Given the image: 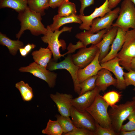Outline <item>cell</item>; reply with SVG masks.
<instances>
[{
  "label": "cell",
  "mask_w": 135,
  "mask_h": 135,
  "mask_svg": "<svg viewBox=\"0 0 135 135\" xmlns=\"http://www.w3.org/2000/svg\"><path fill=\"white\" fill-rule=\"evenodd\" d=\"M49 0H28V6L32 10L43 16L50 7Z\"/></svg>",
  "instance_id": "484cf974"
},
{
  "label": "cell",
  "mask_w": 135,
  "mask_h": 135,
  "mask_svg": "<svg viewBox=\"0 0 135 135\" xmlns=\"http://www.w3.org/2000/svg\"><path fill=\"white\" fill-rule=\"evenodd\" d=\"M97 78L96 75L86 79L79 84L80 95L84 93L94 89L96 87V82Z\"/></svg>",
  "instance_id": "f546056e"
},
{
  "label": "cell",
  "mask_w": 135,
  "mask_h": 135,
  "mask_svg": "<svg viewBox=\"0 0 135 135\" xmlns=\"http://www.w3.org/2000/svg\"><path fill=\"white\" fill-rule=\"evenodd\" d=\"M64 135H94V133L88 129L84 128H76L71 132L66 134H63Z\"/></svg>",
  "instance_id": "e575fe53"
},
{
  "label": "cell",
  "mask_w": 135,
  "mask_h": 135,
  "mask_svg": "<svg viewBox=\"0 0 135 135\" xmlns=\"http://www.w3.org/2000/svg\"><path fill=\"white\" fill-rule=\"evenodd\" d=\"M70 116L76 127L84 128L94 132L96 130V122L86 110H80L72 106Z\"/></svg>",
  "instance_id": "9c48e42d"
},
{
  "label": "cell",
  "mask_w": 135,
  "mask_h": 135,
  "mask_svg": "<svg viewBox=\"0 0 135 135\" xmlns=\"http://www.w3.org/2000/svg\"><path fill=\"white\" fill-rule=\"evenodd\" d=\"M94 135H118L112 129L108 128L101 126L96 122Z\"/></svg>",
  "instance_id": "836d02e7"
},
{
  "label": "cell",
  "mask_w": 135,
  "mask_h": 135,
  "mask_svg": "<svg viewBox=\"0 0 135 135\" xmlns=\"http://www.w3.org/2000/svg\"><path fill=\"white\" fill-rule=\"evenodd\" d=\"M97 75L96 86L101 91H104L108 87L111 85L116 87L117 80L112 76V74L108 70L102 68L98 71Z\"/></svg>",
  "instance_id": "ac0fdd59"
},
{
  "label": "cell",
  "mask_w": 135,
  "mask_h": 135,
  "mask_svg": "<svg viewBox=\"0 0 135 135\" xmlns=\"http://www.w3.org/2000/svg\"><path fill=\"white\" fill-rule=\"evenodd\" d=\"M108 29H103L95 34L91 33L88 30H86L77 33L75 37L82 41L85 46L90 44L96 45L101 40Z\"/></svg>",
  "instance_id": "ffe728a7"
},
{
  "label": "cell",
  "mask_w": 135,
  "mask_h": 135,
  "mask_svg": "<svg viewBox=\"0 0 135 135\" xmlns=\"http://www.w3.org/2000/svg\"><path fill=\"white\" fill-rule=\"evenodd\" d=\"M135 135V130L130 131H121L119 135Z\"/></svg>",
  "instance_id": "60d3db41"
},
{
  "label": "cell",
  "mask_w": 135,
  "mask_h": 135,
  "mask_svg": "<svg viewBox=\"0 0 135 135\" xmlns=\"http://www.w3.org/2000/svg\"><path fill=\"white\" fill-rule=\"evenodd\" d=\"M132 100L135 101V96L133 97L132 98Z\"/></svg>",
  "instance_id": "f6af8a7d"
},
{
  "label": "cell",
  "mask_w": 135,
  "mask_h": 135,
  "mask_svg": "<svg viewBox=\"0 0 135 135\" xmlns=\"http://www.w3.org/2000/svg\"><path fill=\"white\" fill-rule=\"evenodd\" d=\"M42 134L48 135H62L63 133L62 127L58 121L49 119L46 128L42 131Z\"/></svg>",
  "instance_id": "83f0119b"
},
{
  "label": "cell",
  "mask_w": 135,
  "mask_h": 135,
  "mask_svg": "<svg viewBox=\"0 0 135 135\" xmlns=\"http://www.w3.org/2000/svg\"><path fill=\"white\" fill-rule=\"evenodd\" d=\"M46 68L51 71L58 69L67 70L72 77L75 92L79 96L80 95V89L78 76V72L80 68L74 63L70 54H68L63 60L58 62L51 59Z\"/></svg>",
  "instance_id": "52a82bcc"
},
{
  "label": "cell",
  "mask_w": 135,
  "mask_h": 135,
  "mask_svg": "<svg viewBox=\"0 0 135 135\" xmlns=\"http://www.w3.org/2000/svg\"><path fill=\"white\" fill-rule=\"evenodd\" d=\"M121 0H108V6L112 9L115 8L120 2Z\"/></svg>",
  "instance_id": "f35d334b"
},
{
  "label": "cell",
  "mask_w": 135,
  "mask_h": 135,
  "mask_svg": "<svg viewBox=\"0 0 135 135\" xmlns=\"http://www.w3.org/2000/svg\"><path fill=\"white\" fill-rule=\"evenodd\" d=\"M116 56L123 68L128 71L131 70V61L135 57V29L126 32L124 42Z\"/></svg>",
  "instance_id": "8992f818"
},
{
  "label": "cell",
  "mask_w": 135,
  "mask_h": 135,
  "mask_svg": "<svg viewBox=\"0 0 135 135\" xmlns=\"http://www.w3.org/2000/svg\"><path fill=\"white\" fill-rule=\"evenodd\" d=\"M19 50L20 54L22 56L25 57L28 54L27 52L24 47L20 48L19 49Z\"/></svg>",
  "instance_id": "b9f144b4"
},
{
  "label": "cell",
  "mask_w": 135,
  "mask_h": 135,
  "mask_svg": "<svg viewBox=\"0 0 135 135\" xmlns=\"http://www.w3.org/2000/svg\"><path fill=\"white\" fill-rule=\"evenodd\" d=\"M108 0H105L100 6L95 8L94 12L88 16L80 14L78 16L82 21V24L79 26L81 30H89L90 27L92 20L95 18L104 16L112 10L108 7Z\"/></svg>",
  "instance_id": "5bb4252c"
},
{
  "label": "cell",
  "mask_w": 135,
  "mask_h": 135,
  "mask_svg": "<svg viewBox=\"0 0 135 135\" xmlns=\"http://www.w3.org/2000/svg\"><path fill=\"white\" fill-rule=\"evenodd\" d=\"M81 2V7L80 10V14L84 15V12L85 9L93 4L94 3V0H79Z\"/></svg>",
  "instance_id": "8d00e7d4"
},
{
  "label": "cell",
  "mask_w": 135,
  "mask_h": 135,
  "mask_svg": "<svg viewBox=\"0 0 135 135\" xmlns=\"http://www.w3.org/2000/svg\"><path fill=\"white\" fill-rule=\"evenodd\" d=\"M32 55L35 62L46 68L52 54L48 47H40L38 50L33 52Z\"/></svg>",
  "instance_id": "7402d4cb"
},
{
  "label": "cell",
  "mask_w": 135,
  "mask_h": 135,
  "mask_svg": "<svg viewBox=\"0 0 135 135\" xmlns=\"http://www.w3.org/2000/svg\"><path fill=\"white\" fill-rule=\"evenodd\" d=\"M131 69L135 71V57L133 58L131 61Z\"/></svg>",
  "instance_id": "7bdbcfd3"
},
{
  "label": "cell",
  "mask_w": 135,
  "mask_h": 135,
  "mask_svg": "<svg viewBox=\"0 0 135 135\" xmlns=\"http://www.w3.org/2000/svg\"><path fill=\"white\" fill-rule=\"evenodd\" d=\"M118 28L112 27L104 34L101 40L95 45L100 51L99 60L100 62L108 54L116 36Z\"/></svg>",
  "instance_id": "2e32d148"
},
{
  "label": "cell",
  "mask_w": 135,
  "mask_h": 135,
  "mask_svg": "<svg viewBox=\"0 0 135 135\" xmlns=\"http://www.w3.org/2000/svg\"><path fill=\"white\" fill-rule=\"evenodd\" d=\"M100 64L102 68L107 69L114 74L117 80L116 88L120 90H125L127 86L124 77V68L120 66L118 57Z\"/></svg>",
  "instance_id": "7c38bea8"
},
{
  "label": "cell",
  "mask_w": 135,
  "mask_h": 135,
  "mask_svg": "<svg viewBox=\"0 0 135 135\" xmlns=\"http://www.w3.org/2000/svg\"><path fill=\"white\" fill-rule=\"evenodd\" d=\"M36 46V45L33 44H30V43H28L24 47V48L29 54L32 49L35 48Z\"/></svg>",
  "instance_id": "ab89813d"
},
{
  "label": "cell",
  "mask_w": 135,
  "mask_h": 135,
  "mask_svg": "<svg viewBox=\"0 0 135 135\" xmlns=\"http://www.w3.org/2000/svg\"><path fill=\"white\" fill-rule=\"evenodd\" d=\"M50 96L56 104L60 115L70 116L72 106L71 103V100L73 98L72 95L56 92L55 94H50Z\"/></svg>",
  "instance_id": "4fadbf2b"
},
{
  "label": "cell",
  "mask_w": 135,
  "mask_h": 135,
  "mask_svg": "<svg viewBox=\"0 0 135 135\" xmlns=\"http://www.w3.org/2000/svg\"><path fill=\"white\" fill-rule=\"evenodd\" d=\"M0 44L3 46H6L10 53L13 56H15L20 48L24 47V44L19 39L12 40L2 32L0 33Z\"/></svg>",
  "instance_id": "603a6c76"
},
{
  "label": "cell",
  "mask_w": 135,
  "mask_h": 135,
  "mask_svg": "<svg viewBox=\"0 0 135 135\" xmlns=\"http://www.w3.org/2000/svg\"><path fill=\"white\" fill-rule=\"evenodd\" d=\"M72 23L80 24L82 21L76 14L68 16H61L57 14L54 16L52 24L48 26L52 31L54 32L59 30V28L64 24Z\"/></svg>",
  "instance_id": "44dd1931"
},
{
  "label": "cell",
  "mask_w": 135,
  "mask_h": 135,
  "mask_svg": "<svg viewBox=\"0 0 135 135\" xmlns=\"http://www.w3.org/2000/svg\"><path fill=\"white\" fill-rule=\"evenodd\" d=\"M127 119L128 121L126 124L122 125L121 131L135 130V111L130 115Z\"/></svg>",
  "instance_id": "1f68e13d"
},
{
  "label": "cell",
  "mask_w": 135,
  "mask_h": 135,
  "mask_svg": "<svg viewBox=\"0 0 135 135\" xmlns=\"http://www.w3.org/2000/svg\"><path fill=\"white\" fill-rule=\"evenodd\" d=\"M124 77L126 86L132 85L135 91V71L131 70L128 72H124Z\"/></svg>",
  "instance_id": "d6a6232c"
},
{
  "label": "cell",
  "mask_w": 135,
  "mask_h": 135,
  "mask_svg": "<svg viewBox=\"0 0 135 135\" xmlns=\"http://www.w3.org/2000/svg\"><path fill=\"white\" fill-rule=\"evenodd\" d=\"M85 47L86 46H85L82 42L80 40L78 42L75 44L70 43L67 48L68 51L64 54L65 56L66 54H72L76 50Z\"/></svg>",
  "instance_id": "d590c367"
},
{
  "label": "cell",
  "mask_w": 135,
  "mask_h": 135,
  "mask_svg": "<svg viewBox=\"0 0 135 135\" xmlns=\"http://www.w3.org/2000/svg\"><path fill=\"white\" fill-rule=\"evenodd\" d=\"M132 2L135 6V0H129Z\"/></svg>",
  "instance_id": "ee69618b"
},
{
  "label": "cell",
  "mask_w": 135,
  "mask_h": 135,
  "mask_svg": "<svg viewBox=\"0 0 135 135\" xmlns=\"http://www.w3.org/2000/svg\"><path fill=\"white\" fill-rule=\"evenodd\" d=\"M99 50L93 60L88 64L82 68H79L78 76L79 83L90 77L96 75L102 68L99 60Z\"/></svg>",
  "instance_id": "e0dca14e"
},
{
  "label": "cell",
  "mask_w": 135,
  "mask_h": 135,
  "mask_svg": "<svg viewBox=\"0 0 135 135\" xmlns=\"http://www.w3.org/2000/svg\"><path fill=\"white\" fill-rule=\"evenodd\" d=\"M99 50L98 48L94 44L89 47L81 48L76 53L71 56L72 61L80 68H83L93 60Z\"/></svg>",
  "instance_id": "30bf717a"
},
{
  "label": "cell",
  "mask_w": 135,
  "mask_h": 135,
  "mask_svg": "<svg viewBox=\"0 0 135 135\" xmlns=\"http://www.w3.org/2000/svg\"><path fill=\"white\" fill-rule=\"evenodd\" d=\"M15 86L19 91L24 101L28 102L32 100L34 97L32 89L28 84L21 80L16 84Z\"/></svg>",
  "instance_id": "4316f807"
},
{
  "label": "cell",
  "mask_w": 135,
  "mask_h": 135,
  "mask_svg": "<svg viewBox=\"0 0 135 135\" xmlns=\"http://www.w3.org/2000/svg\"><path fill=\"white\" fill-rule=\"evenodd\" d=\"M101 91L96 86L94 89L79 96L78 97L72 98L71 100L72 106L80 110H86L92 104Z\"/></svg>",
  "instance_id": "9a60e30c"
},
{
  "label": "cell",
  "mask_w": 135,
  "mask_h": 135,
  "mask_svg": "<svg viewBox=\"0 0 135 135\" xmlns=\"http://www.w3.org/2000/svg\"><path fill=\"white\" fill-rule=\"evenodd\" d=\"M121 96L120 92L114 90L108 92L103 96H101L104 100L111 107L115 105L119 101Z\"/></svg>",
  "instance_id": "4dcf8cb0"
},
{
  "label": "cell",
  "mask_w": 135,
  "mask_h": 135,
  "mask_svg": "<svg viewBox=\"0 0 135 135\" xmlns=\"http://www.w3.org/2000/svg\"><path fill=\"white\" fill-rule=\"evenodd\" d=\"M64 0H49V6L53 8H56L59 6L62 3Z\"/></svg>",
  "instance_id": "74e56055"
},
{
  "label": "cell",
  "mask_w": 135,
  "mask_h": 135,
  "mask_svg": "<svg viewBox=\"0 0 135 135\" xmlns=\"http://www.w3.org/2000/svg\"><path fill=\"white\" fill-rule=\"evenodd\" d=\"M55 117L62 127L63 134L70 132L76 128L74 126L70 116L56 114Z\"/></svg>",
  "instance_id": "f1b7e54d"
},
{
  "label": "cell",
  "mask_w": 135,
  "mask_h": 135,
  "mask_svg": "<svg viewBox=\"0 0 135 135\" xmlns=\"http://www.w3.org/2000/svg\"><path fill=\"white\" fill-rule=\"evenodd\" d=\"M120 7H117L111 10L102 17H98L92 21L90 29V32L94 33L103 29H109L112 27L114 21L118 16Z\"/></svg>",
  "instance_id": "8fae6325"
},
{
  "label": "cell",
  "mask_w": 135,
  "mask_h": 135,
  "mask_svg": "<svg viewBox=\"0 0 135 135\" xmlns=\"http://www.w3.org/2000/svg\"><path fill=\"white\" fill-rule=\"evenodd\" d=\"M28 7V0H0V8H11L18 13Z\"/></svg>",
  "instance_id": "cb8c5ba5"
},
{
  "label": "cell",
  "mask_w": 135,
  "mask_h": 135,
  "mask_svg": "<svg viewBox=\"0 0 135 135\" xmlns=\"http://www.w3.org/2000/svg\"><path fill=\"white\" fill-rule=\"evenodd\" d=\"M19 70L22 72H28L34 76L45 81L50 88H53L56 85L58 74L52 72L34 62L28 66L21 67Z\"/></svg>",
  "instance_id": "ba28073f"
},
{
  "label": "cell",
  "mask_w": 135,
  "mask_h": 135,
  "mask_svg": "<svg viewBox=\"0 0 135 135\" xmlns=\"http://www.w3.org/2000/svg\"><path fill=\"white\" fill-rule=\"evenodd\" d=\"M112 27L126 32L130 28L135 29V6L129 0H124L120 8L118 16Z\"/></svg>",
  "instance_id": "277c9868"
},
{
  "label": "cell",
  "mask_w": 135,
  "mask_h": 135,
  "mask_svg": "<svg viewBox=\"0 0 135 135\" xmlns=\"http://www.w3.org/2000/svg\"><path fill=\"white\" fill-rule=\"evenodd\" d=\"M76 12L74 3L69 0H64L58 7V14L61 16H68L76 14Z\"/></svg>",
  "instance_id": "d4e9b609"
},
{
  "label": "cell",
  "mask_w": 135,
  "mask_h": 135,
  "mask_svg": "<svg viewBox=\"0 0 135 135\" xmlns=\"http://www.w3.org/2000/svg\"><path fill=\"white\" fill-rule=\"evenodd\" d=\"M135 111V101L132 100L110 107L108 113L113 130L119 135L123 122Z\"/></svg>",
  "instance_id": "7a4b0ae2"
},
{
  "label": "cell",
  "mask_w": 135,
  "mask_h": 135,
  "mask_svg": "<svg viewBox=\"0 0 135 135\" xmlns=\"http://www.w3.org/2000/svg\"><path fill=\"white\" fill-rule=\"evenodd\" d=\"M126 32L118 28L116 36L112 44L110 52L100 62L101 64L116 56L124 42Z\"/></svg>",
  "instance_id": "d6986e66"
},
{
  "label": "cell",
  "mask_w": 135,
  "mask_h": 135,
  "mask_svg": "<svg viewBox=\"0 0 135 135\" xmlns=\"http://www.w3.org/2000/svg\"><path fill=\"white\" fill-rule=\"evenodd\" d=\"M109 106L99 94L92 104L86 110L101 126L113 129L108 110Z\"/></svg>",
  "instance_id": "3957f363"
},
{
  "label": "cell",
  "mask_w": 135,
  "mask_h": 135,
  "mask_svg": "<svg viewBox=\"0 0 135 135\" xmlns=\"http://www.w3.org/2000/svg\"><path fill=\"white\" fill-rule=\"evenodd\" d=\"M41 16L40 14L32 10L28 7L19 13L18 18L20 22L21 27L16 34V38L19 39L24 31L26 30H29L34 36L46 35L47 29L42 22Z\"/></svg>",
  "instance_id": "6da1fadb"
},
{
  "label": "cell",
  "mask_w": 135,
  "mask_h": 135,
  "mask_svg": "<svg viewBox=\"0 0 135 135\" xmlns=\"http://www.w3.org/2000/svg\"><path fill=\"white\" fill-rule=\"evenodd\" d=\"M46 28L47 29L46 34L42 37L41 39L44 42L48 44V47L52 54L53 60L57 62L61 57L64 56V54H60V48L62 47V50H64L66 47V44L64 41L62 40H59V37L63 32H71L72 28L64 26L61 30H56L54 32L52 31L48 26Z\"/></svg>",
  "instance_id": "5b68a950"
}]
</instances>
